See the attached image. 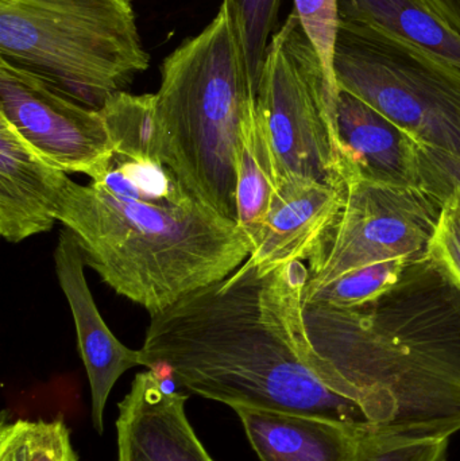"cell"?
<instances>
[{
    "label": "cell",
    "instance_id": "cell-1",
    "mask_svg": "<svg viewBox=\"0 0 460 461\" xmlns=\"http://www.w3.org/2000/svg\"><path fill=\"white\" fill-rule=\"evenodd\" d=\"M308 267L294 260L231 276L151 316L142 366L189 392L248 408L370 428L361 406L329 386L305 360L302 292Z\"/></svg>",
    "mask_w": 460,
    "mask_h": 461
},
{
    "label": "cell",
    "instance_id": "cell-2",
    "mask_svg": "<svg viewBox=\"0 0 460 461\" xmlns=\"http://www.w3.org/2000/svg\"><path fill=\"white\" fill-rule=\"evenodd\" d=\"M308 365L361 406L375 432L460 430V285L431 258L356 308L302 305Z\"/></svg>",
    "mask_w": 460,
    "mask_h": 461
},
{
    "label": "cell",
    "instance_id": "cell-3",
    "mask_svg": "<svg viewBox=\"0 0 460 461\" xmlns=\"http://www.w3.org/2000/svg\"><path fill=\"white\" fill-rule=\"evenodd\" d=\"M57 221L75 235L86 265L150 316L231 276L253 252L242 227L169 167L115 151L102 177L86 185L70 178Z\"/></svg>",
    "mask_w": 460,
    "mask_h": 461
},
{
    "label": "cell",
    "instance_id": "cell-4",
    "mask_svg": "<svg viewBox=\"0 0 460 461\" xmlns=\"http://www.w3.org/2000/svg\"><path fill=\"white\" fill-rule=\"evenodd\" d=\"M154 96L162 164L208 207L238 223L240 140L257 88L223 5L162 61Z\"/></svg>",
    "mask_w": 460,
    "mask_h": 461
},
{
    "label": "cell",
    "instance_id": "cell-5",
    "mask_svg": "<svg viewBox=\"0 0 460 461\" xmlns=\"http://www.w3.org/2000/svg\"><path fill=\"white\" fill-rule=\"evenodd\" d=\"M0 59L94 110L150 65L132 0H0Z\"/></svg>",
    "mask_w": 460,
    "mask_h": 461
},
{
    "label": "cell",
    "instance_id": "cell-6",
    "mask_svg": "<svg viewBox=\"0 0 460 461\" xmlns=\"http://www.w3.org/2000/svg\"><path fill=\"white\" fill-rule=\"evenodd\" d=\"M339 89L351 92L419 142L460 158V68L385 30L340 15Z\"/></svg>",
    "mask_w": 460,
    "mask_h": 461
},
{
    "label": "cell",
    "instance_id": "cell-7",
    "mask_svg": "<svg viewBox=\"0 0 460 461\" xmlns=\"http://www.w3.org/2000/svg\"><path fill=\"white\" fill-rule=\"evenodd\" d=\"M338 97L292 11L267 48L257 111L272 143L281 183L289 177L343 184L338 175Z\"/></svg>",
    "mask_w": 460,
    "mask_h": 461
},
{
    "label": "cell",
    "instance_id": "cell-8",
    "mask_svg": "<svg viewBox=\"0 0 460 461\" xmlns=\"http://www.w3.org/2000/svg\"><path fill=\"white\" fill-rule=\"evenodd\" d=\"M346 203L308 258L304 292L348 271L397 258L424 257L443 205L423 189L343 175Z\"/></svg>",
    "mask_w": 460,
    "mask_h": 461
},
{
    "label": "cell",
    "instance_id": "cell-9",
    "mask_svg": "<svg viewBox=\"0 0 460 461\" xmlns=\"http://www.w3.org/2000/svg\"><path fill=\"white\" fill-rule=\"evenodd\" d=\"M0 113L54 167L97 180L113 156L100 110L70 99L38 76L0 59Z\"/></svg>",
    "mask_w": 460,
    "mask_h": 461
},
{
    "label": "cell",
    "instance_id": "cell-10",
    "mask_svg": "<svg viewBox=\"0 0 460 461\" xmlns=\"http://www.w3.org/2000/svg\"><path fill=\"white\" fill-rule=\"evenodd\" d=\"M86 260L80 244L62 229L54 249V267L77 330L78 349L88 375L92 397V424L103 433V417L113 386L126 371L142 366L140 349L124 346L103 320L86 284Z\"/></svg>",
    "mask_w": 460,
    "mask_h": 461
},
{
    "label": "cell",
    "instance_id": "cell-11",
    "mask_svg": "<svg viewBox=\"0 0 460 461\" xmlns=\"http://www.w3.org/2000/svg\"><path fill=\"white\" fill-rule=\"evenodd\" d=\"M186 400L157 371L137 374L119 403L118 461H213L186 419Z\"/></svg>",
    "mask_w": 460,
    "mask_h": 461
},
{
    "label": "cell",
    "instance_id": "cell-12",
    "mask_svg": "<svg viewBox=\"0 0 460 461\" xmlns=\"http://www.w3.org/2000/svg\"><path fill=\"white\" fill-rule=\"evenodd\" d=\"M70 178L0 113V233L10 243L49 232Z\"/></svg>",
    "mask_w": 460,
    "mask_h": 461
},
{
    "label": "cell",
    "instance_id": "cell-13",
    "mask_svg": "<svg viewBox=\"0 0 460 461\" xmlns=\"http://www.w3.org/2000/svg\"><path fill=\"white\" fill-rule=\"evenodd\" d=\"M345 184L289 177L281 183L261 240L248 262L267 273L294 260L307 262L324 232L345 207Z\"/></svg>",
    "mask_w": 460,
    "mask_h": 461
},
{
    "label": "cell",
    "instance_id": "cell-14",
    "mask_svg": "<svg viewBox=\"0 0 460 461\" xmlns=\"http://www.w3.org/2000/svg\"><path fill=\"white\" fill-rule=\"evenodd\" d=\"M338 175L415 186V138L369 103L340 89L337 103Z\"/></svg>",
    "mask_w": 460,
    "mask_h": 461
},
{
    "label": "cell",
    "instance_id": "cell-15",
    "mask_svg": "<svg viewBox=\"0 0 460 461\" xmlns=\"http://www.w3.org/2000/svg\"><path fill=\"white\" fill-rule=\"evenodd\" d=\"M234 411L261 461H353L370 429L262 409Z\"/></svg>",
    "mask_w": 460,
    "mask_h": 461
},
{
    "label": "cell",
    "instance_id": "cell-16",
    "mask_svg": "<svg viewBox=\"0 0 460 461\" xmlns=\"http://www.w3.org/2000/svg\"><path fill=\"white\" fill-rule=\"evenodd\" d=\"M280 185L275 151L259 119L256 103L243 126L237 197L238 224L250 239L253 251L261 240L267 213Z\"/></svg>",
    "mask_w": 460,
    "mask_h": 461
},
{
    "label": "cell",
    "instance_id": "cell-17",
    "mask_svg": "<svg viewBox=\"0 0 460 461\" xmlns=\"http://www.w3.org/2000/svg\"><path fill=\"white\" fill-rule=\"evenodd\" d=\"M340 15L385 30L460 68V35L416 0H339Z\"/></svg>",
    "mask_w": 460,
    "mask_h": 461
},
{
    "label": "cell",
    "instance_id": "cell-18",
    "mask_svg": "<svg viewBox=\"0 0 460 461\" xmlns=\"http://www.w3.org/2000/svg\"><path fill=\"white\" fill-rule=\"evenodd\" d=\"M100 113L115 153L135 159L161 162L154 94L119 92L100 108Z\"/></svg>",
    "mask_w": 460,
    "mask_h": 461
},
{
    "label": "cell",
    "instance_id": "cell-19",
    "mask_svg": "<svg viewBox=\"0 0 460 461\" xmlns=\"http://www.w3.org/2000/svg\"><path fill=\"white\" fill-rule=\"evenodd\" d=\"M410 260L413 259L397 258L348 271L324 286L302 292V305H326L340 309L365 305L391 289Z\"/></svg>",
    "mask_w": 460,
    "mask_h": 461
},
{
    "label": "cell",
    "instance_id": "cell-20",
    "mask_svg": "<svg viewBox=\"0 0 460 461\" xmlns=\"http://www.w3.org/2000/svg\"><path fill=\"white\" fill-rule=\"evenodd\" d=\"M221 5L229 14L251 80L258 91L267 48L277 32L281 0H223Z\"/></svg>",
    "mask_w": 460,
    "mask_h": 461
},
{
    "label": "cell",
    "instance_id": "cell-21",
    "mask_svg": "<svg viewBox=\"0 0 460 461\" xmlns=\"http://www.w3.org/2000/svg\"><path fill=\"white\" fill-rule=\"evenodd\" d=\"M293 13L320 59L329 89L339 97L340 89L335 75V49L340 26L339 0H294Z\"/></svg>",
    "mask_w": 460,
    "mask_h": 461
},
{
    "label": "cell",
    "instance_id": "cell-22",
    "mask_svg": "<svg viewBox=\"0 0 460 461\" xmlns=\"http://www.w3.org/2000/svg\"><path fill=\"white\" fill-rule=\"evenodd\" d=\"M450 438H412L369 429L353 461H447Z\"/></svg>",
    "mask_w": 460,
    "mask_h": 461
},
{
    "label": "cell",
    "instance_id": "cell-23",
    "mask_svg": "<svg viewBox=\"0 0 460 461\" xmlns=\"http://www.w3.org/2000/svg\"><path fill=\"white\" fill-rule=\"evenodd\" d=\"M418 188L443 205L450 194H460V158L415 140Z\"/></svg>",
    "mask_w": 460,
    "mask_h": 461
},
{
    "label": "cell",
    "instance_id": "cell-24",
    "mask_svg": "<svg viewBox=\"0 0 460 461\" xmlns=\"http://www.w3.org/2000/svg\"><path fill=\"white\" fill-rule=\"evenodd\" d=\"M427 257L442 266L460 285V194L454 191L443 203Z\"/></svg>",
    "mask_w": 460,
    "mask_h": 461
},
{
    "label": "cell",
    "instance_id": "cell-25",
    "mask_svg": "<svg viewBox=\"0 0 460 461\" xmlns=\"http://www.w3.org/2000/svg\"><path fill=\"white\" fill-rule=\"evenodd\" d=\"M29 461H78L69 429L61 419L32 422Z\"/></svg>",
    "mask_w": 460,
    "mask_h": 461
},
{
    "label": "cell",
    "instance_id": "cell-26",
    "mask_svg": "<svg viewBox=\"0 0 460 461\" xmlns=\"http://www.w3.org/2000/svg\"><path fill=\"white\" fill-rule=\"evenodd\" d=\"M32 435V421L5 422L0 430V461H29Z\"/></svg>",
    "mask_w": 460,
    "mask_h": 461
},
{
    "label": "cell",
    "instance_id": "cell-27",
    "mask_svg": "<svg viewBox=\"0 0 460 461\" xmlns=\"http://www.w3.org/2000/svg\"><path fill=\"white\" fill-rule=\"evenodd\" d=\"M448 29L460 35V0H416Z\"/></svg>",
    "mask_w": 460,
    "mask_h": 461
}]
</instances>
